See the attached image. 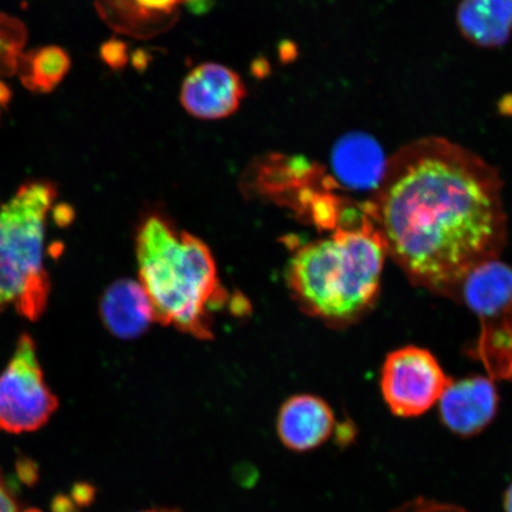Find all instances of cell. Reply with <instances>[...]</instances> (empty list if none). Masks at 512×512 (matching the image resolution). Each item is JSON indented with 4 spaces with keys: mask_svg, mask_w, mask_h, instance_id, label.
Wrapping results in <instances>:
<instances>
[{
    "mask_svg": "<svg viewBox=\"0 0 512 512\" xmlns=\"http://www.w3.org/2000/svg\"><path fill=\"white\" fill-rule=\"evenodd\" d=\"M150 61L151 55L145 50H137L136 53L132 55L133 66L139 70V72H144V70L149 67Z\"/></svg>",
    "mask_w": 512,
    "mask_h": 512,
    "instance_id": "27",
    "label": "cell"
},
{
    "mask_svg": "<svg viewBox=\"0 0 512 512\" xmlns=\"http://www.w3.org/2000/svg\"><path fill=\"white\" fill-rule=\"evenodd\" d=\"M438 402L440 419L447 430L458 437H475L491 424L497 414L495 381L489 376L452 381Z\"/></svg>",
    "mask_w": 512,
    "mask_h": 512,
    "instance_id": "9",
    "label": "cell"
},
{
    "mask_svg": "<svg viewBox=\"0 0 512 512\" xmlns=\"http://www.w3.org/2000/svg\"><path fill=\"white\" fill-rule=\"evenodd\" d=\"M72 61L66 50L57 46L37 48L21 56L17 74L23 86L34 93L53 92L69 73Z\"/></svg>",
    "mask_w": 512,
    "mask_h": 512,
    "instance_id": "16",
    "label": "cell"
},
{
    "mask_svg": "<svg viewBox=\"0 0 512 512\" xmlns=\"http://www.w3.org/2000/svg\"><path fill=\"white\" fill-rule=\"evenodd\" d=\"M142 512H178V511L170 510V509H153V510H147V511H142Z\"/></svg>",
    "mask_w": 512,
    "mask_h": 512,
    "instance_id": "31",
    "label": "cell"
},
{
    "mask_svg": "<svg viewBox=\"0 0 512 512\" xmlns=\"http://www.w3.org/2000/svg\"><path fill=\"white\" fill-rule=\"evenodd\" d=\"M21 512H43V511L35 509V508H32V509H28V510L21 511Z\"/></svg>",
    "mask_w": 512,
    "mask_h": 512,
    "instance_id": "32",
    "label": "cell"
},
{
    "mask_svg": "<svg viewBox=\"0 0 512 512\" xmlns=\"http://www.w3.org/2000/svg\"><path fill=\"white\" fill-rule=\"evenodd\" d=\"M335 414L323 399L310 394L292 396L280 408L277 432L281 443L294 452H309L328 441Z\"/></svg>",
    "mask_w": 512,
    "mask_h": 512,
    "instance_id": "10",
    "label": "cell"
},
{
    "mask_svg": "<svg viewBox=\"0 0 512 512\" xmlns=\"http://www.w3.org/2000/svg\"><path fill=\"white\" fill-rule=\"evenodd\" d=\"M57 198L53 182H25L0 206V313L15 305L36 322L46 312L49 274L44 267L48 215Z\"/></svg>",
    "mask_w": 512,
    "mask_h": 512,
    "instance_id": "4",
    "label": "cell"
},
{
    "mask_svg": "<svg viewBox=\"0 0 512 512\" xmlns=\"http://www.w3.org/2000/svg\"><path fill=\"white\" fill-rule=\"evenodd\" d=\"M211 3L213 0H184L183 5H187L194 14L202 15L209 11Z\"/></svg>",
    "mask_w": 512,
    "mask_h": 512,
    "instance_id": "26",
    "label": "cell"
},
{
    "mask_svg": "<svg viewBox=\"0 0 512 512\" xmlns=\"http://www.w3.org/2000/svg\"><path fill=\"white\" fill-rule=\"evenodd\" d=\"M382 147L366 133H348L336 142L331 153L332 170L350 190L375 192L386 170Z\"/></svg>",
    "mask_w": 512,
    "mask_h": 512,
    "instance_id": "12",
    "label": "cell"
},
{
    "mask_svg": "<svg viewBox=\"0 0 512 512\" xmlns=\"http://www.w3.org/2000/svg\"><path fill=\"white\" fill-rule=\"evenodd\" d=\"M70 498L79 509L89 507L95 499V488L89 483H76L70 491Z\"/></svg>",
    "mask_w": 512,
    "mask_h": 512,
    "instance_id": "22",
    "label": "cell"
},
{
    "mask_svg": "<svg viewBox=\"0 0 512 512\" xmlns=\"http://www.w3.org/2000/svg\"><path fill=\"white\" fill-rule=\"evenodd\" d=\"M451 382L437 358L414 345L390 352L382 367L383 399L401 418L430 411Z\"/></svg>",
    "mask_w": 512,
    "mask_h": 512,
    "instance_id": "7",
    "label": "cell"
},
{
    "mask_svg": "<svg viewBox=\"0 0 512 512\" xmlns=\"http://www.w3.org/2000/svg\"><path fill=\"white\" fill-rule=\"evenodd\" d=\"M315 174V166L304 158L272 152L249 165L245 183L246 188L256 194L290 204L300 190L307 188Z\"/></svg>",
    "mask_w": 512,
    "mask_h": 512,
    "instance_id": "13",
    "label": "cell"
},
{
    "mask_svg": "<svg viewBox=\"0 0 512 512\" xmlns=\"http://www.w3.org/2000/svg\"><path fill=\"white\" fill-rule=\"evenodd\" d=\"M100 317L112 335L125 341L136 339L157 322L149 294L140 281L119 279L100 300Z\"/></svg>",
    "mask_w": 512,
    "mask_h": 512,
    "instance_id": "11",
    "label": "cell"
},
{
    "mask_svg": "<svg viewBox=\"0 0 512 512\" xmlns=\"http://www.w3.org/2000/svg\"><path fill=\"white\" fill-rule=\"evenodd\" d=\"M99 53L101 61L104 62L108 68L115 70V72L124 69L128 61H130L128 44L117 37L110 38V40L102 43Z\"/></svg>",
    "mask_w": 512,
    "mask_h": 512,
    "instance_id": "18",
    "label": "cell"
},
{
    "mask_svg": "<svg viewBox=\"0 0 512 512\" xmlns=\"http://www.w3.org/2000/svg\"><path fill=\"white\" fill-rule=\"evenodd\" d=\"M12 98L11 89L0 81V113L8 107Z\"/></svg>",
    "mask_w": 512,
    "mask_h": 512,
    "instance_id": "29",
    "label": "cell"
},
{
    "mask_svg": "<svg viewBox=\"0 0 512 512\" xmlns=\"http://www.w3.org/2000/svg\"><path fill=\"white\" fill-rule=\"evenodd\" d=\"M386 254L380 230L364 220L360 228H339L298 249L288 267V284L312 315L347 322L374 303Z\"/></svg>",
    "mask_w": 512,
    "mask_h": 512,
    "instance_id": "3",
    "label": "cell"
},
{
    "mask_svg": "<svg viewBox=\"0 0 512 512\" xmlns=\"http://www.w3.org/2000/svg\"><path fill=\"white\" fill-rule=\"evenodd\" d=\"M393 512H467L462 508L454 507L450 504H441L438 502L428 501V499H415L403 507Z\"/></svg>",
    "mask_w": 512,
    "mask_h": 512,
    "instance_id": "20",
    "label": "cell"
},
{
    "mask_svg": "<svg viewBox=\"0 0 512 512\" xmlns=\"http://www.w3.org/2000/svg\"><path fill=\"white\" fill-rule=\"evenodd\" d=\"M96 12L118 34L149 40L174 28L176 23L149 14L136 0H94Z\"/></svg>",
    "mask_w": 512,
    "mask_h": 512,
    "instance_id": "15",
    "label": "cell"
},
{
    "mask_svg": "<svg viewBox=\"0 0 512 512\" xmlns=\"http://www.w3.org/2000/svg\"><path fill=\"white\" fill-rule=\"evenodd\" d=\"M137 258L140 284L149 294L157 322L210 338V313L226 294L206 243L179 232L168 217L152 210L140 222Z\"/></svg>",
    "mask_w": 512,
    "mask_h": 512,
    "instance_id": "2",
    "label": "cell"
},
{
    "mask_svg": "<svg viewBox=\"0 0 512 512\" xmlns=\"http://www.w3.org/2000/svg\"><path fill=\"white\" fill-rule=\"evenodd\" d=\"M271 63L265 57H256L252 62L251 72L256 79H266L271 74Z\"/></svg>",
    "mask_w": 512,
    "mask_h": 512,
    "instance_id": "25",
    "label": "cell"
},
{
    "mask_svg": "<svg viewBox=\"0 0 512 512\" xmlns=\"http://www.w3.org/2000/svg\"><path fill=\"white\" fill-rule=\"evenodd\" d=\"M456 24L472 46L502 48L512 37V0H460Z\"/></svg>",
    "mask_w": 512,
    "mask_h": 512,
    "instance_id": "14",
    "label": "cell"
},
{
    "mask_svg": "<svg viewBox=\"0 0 512 512\" xmlns=\"http://www.w3.org/2000/svg\"><path fill=\"white\" fill-rule=\"evenodd\" d=\"M503 507L504 512H512V482L505 490Z\"/></svg>",
    "mask_w": 512,
    "mask_h": 512,
    "instance_id": "30",
    "label": "cell"
},
{
    "mask_svg": "<svg viewBox=\"0 0 512 512\" xmlns=\"http://www.w3.org/2000/svg\"><path fill=\"white\" fill-rule=\"evenodd\" d=\"M16 472L19 480L30 488L40 482V467L34 460L23 454L16 459Z\"/></svg>",
    "mask_w": 512,
    "mask_h": 512,
    "instance_id": "21",
    "label": "cell"
},
{
    "mask_svg": "<svg viewBox=\"0 0 512 512\" xmlns=\"http://www.w3.org/2000/svg\"><path fill=\"white\" fill-rule=\"evenodd\" d=\"M279 56L281 62H291L294 56H296V48H294L293 43L288 41L281 43L279 46Z\"/></svg>",
    "mask_w": 512,
    "mask_h": 512,
    "instance_id": "28",
    "label": "cell"
},
{
    "mask_svg": "<svg viewBox=\"0 0 512 512\" xmlns=\"http://www.w3.org/2000/svg\"><path fill=\"white\" fill-rule=\"evenodd\" d=\"M28 42V30L18 18L0 12V76L17 74L18 63Z\"/></svg>",
    "mask_w": 512,
    "mask_h": 512,
    "instance_id": "17",
    "label": "cell"
},
{
    "mask_svg": "<svg viewBox=\"0 0 512 512\" xmlns=\"http://www.w3.org/2000/svg\"><path fill=\"white\" fill-rule=\"evenodd\" d=\"M459 287L479 319L473 356L491 380L512 381V267L497 259L483 262Z\"/></svg>",
    "mask_w": 512,
    "mask_h": 512,
    "instance_id": "5",
    "label": "cell"
},
{
    "mask_svg": "<svg viewBox=\"0 0 512 512\" xmlns=\"http://www.w3.org/2000/svg\"><path fill=\"white\" fill-rule=\"evenodd\" d=\"M57 408L59 399L44 380L35 341L23 334L0 374V431L21 434L40 430Z\"/></svg>",
    "mask_w": 512,
    "mask_h": 512,
    "instance_id": "6",
    "label": "cell"
},
{
    "mask_svg": "<svg viewBox=\"0 0 512 512\" xmlns=\"http://www.w3.org/2000/svg\"><path fill=\"white\" fill-rule=\"evenodd\" d=\"M51 511L53 512H79L78 505L67 495H56L51 501Z\"/></svg>",
    "mask_w": 512,
    "mask_h": 512,
    "instance_id": "24",
    "label": "cell"
},
{
    "mask_svg": "<svg viewBox=\"0 0 512 512\" xmlns=\"http://www.w3.org/2000/svg\"><path fill=\"white\" fill-rule=\"evenodd\" d=\"M494 165L452 140H412L387 159L371 214L387 253L419 284L446 290L496 259L507 216Z\"/></svg>",
    "mask_w": 512,
    "mask_h": 512,
    "instance_id": "1",
    "label": "cell"
},
{
    "mask_svg": "<svg viewBox=\"0 0 512 512\" xmlns=\"http://www.w3.org/2000/svg\"><path fill=\"white\" fill-rule=\"evenodd\" d=\"M247 89L241 76L221 63L198 64L184 79L179 100L201 120L226 119L238 112Z\"/></svg>",
    "mask_w": 512,
    "mask_h": 512,
    "instance_id": "8",
    "label": "cell"
},
{
    "mask_svg": "<svg viewBox=\"0 0 512 512\" xmlns=\"http://www.w3.org/2000/svg\"><path fill=\"white\" fill-rule=\"evenodd\" d=\"M0 512H21L14 494L5 483L2 471H0Z\"/></svg>",
    "mask_w": 512,
    "mask_h": 512,
    "instance_id": "23",
    "label": "cell"
},
{
    "mask_svg": "<svg viewBox=\"0 0 512 512\" xmlns=\"http://www.w3.org/2000/svg\"><path fill=\"white\" fill-rule=\"evenodd\" d=\"M136 2L149 14L177 23L184 0H136Z\"/></svg>",
    "mask_w": 512,
    "mask_h": 512,
    "instance_id": "19",
    "label": "cell"
}]
</instances>
